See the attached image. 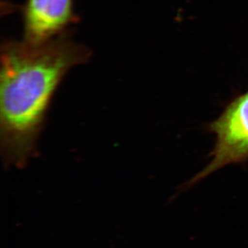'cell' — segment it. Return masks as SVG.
Returning a JSON list of instances; mask_svg holds the SVG:
<instances>
[{
  "label": "cell",
  "mask_w": 248,
  "mask_h": 248,
  "mask_svg": "<svg viewBox=\"0 0 248 248\" xmlns=\"http://www.w3.org/2000/svg\"><path fill=\"white\" fill-rule=\"evenodd\" d=\"M216 136L208 165L197 173L188 186L206 178L224 166L248 161V90L227 104L220 116L206 125Z\"/></svg>",
  "instance_id": "2"
},
{
  "label": "cell",
  "mask_w": 248,
  "mask_h": 248,
  "mask_svg": "<svg viewBox=\"0 0 248 248\" xmlns=\"http://www.w3.org/2000/svg\"><path fill=\"white\" fill-rule=\"evenodd\" d=\"M70 31L40 45L7 40L1 46L0 145L7 168H24L38 154L47 112L66 74L91 57Z\"/></svg>",
  "instance_id": "1"
},
{
  "label": "cell",
  "mask_w": 248,
  "mask_h": 248,
  "mask_svg": "<svg viewBox=\"0 0 248 248\" xmlns=\"http://www.w3.org/2000/svg\"><path fill=\"white\" fill-rule=\"evenodd\" d=\"M74 0H27L23 7L24 38L31 45H40L68 31L78 20Z\"/></svg>",
  "instance_id": "3"
}]
</instances>
